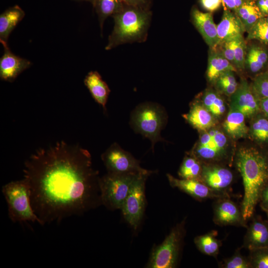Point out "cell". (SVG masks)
<instances>
[{"instance_id":"obj_1","label":"cell","mask_w":268,"mask_h":268,"mask_svg":"<svg viewBox=\"0 0 268 268\" xmlns=\"http://www.w3.org/2000/svg\"><path fill=\"white\" fill-rule=\"evenodd\" d=\"M23 179L41 225L79 215L102 204L98 171L90 152L58 141L37 150L26 160Z\"/></svg>"},{"instance_id":"obj_31","label":"cell","mask_w":268,"mask_h":268,"mask_svg":"<svg viewBox=\"0 0 268 268\" xmlns=\"http://www.w3.org/2000/svg\"><path fill=\"white\" fill-rule=\"evenodd\" d=\"M233 72L228 71L224 72L214 82L220 91L230 96L236 91L238 86Z\"/></svg>"},{"instance_id":"obj_9","label":"cell","mask_w":268,"mask_h":268,"mask_svg":"<svg viewBox=\"0 0 268 268\" xmlns=\"http://www.w3.org/2000/svg\"><path fill=\"white\" fill-rule=\"evenodd\" d=\"M101 159L108 173L121 174L129 173H153L142 168L138 160L119 144L114 143L101 155Z\"/></svg>"},{"instance_id":"obj_47","label":"cell","mask_w":268,"mask_h":268,"mask_svg":"<svg viewBox=\"0 0 268 268\" xmlns=\"http://www.w3.org/2000/svg\"></svg>"},{"instance_id":"obj_46","label":"cell","mask_w":268,"mask_h":268,"mask_svg":"<svg viewBox=\"0 0 268 268\" xmlns=\"http://www.w3.org/2000/svg\"></svg>"},{"instance_id":"obj_16","label":"cell","mask_w":268,"mask_h":268,"mask_svg":"<svg viewBox=\"0 0 268 268\" xmlns=\"http://www.w3.org/2000/svg\"><path fill=\"white\" fill-rule=\"evenodd\" d=\"M4 53L0 59V77L12 82L22 72L29 68L31 63L12 53L8 46L3 47Z\"/></svg>"},{"instance_id":"obj_42","label":"cell","mask_w":268,"mask_h":268,"mask_svg":"<svg viewBox=\"0 0 268 268\" xmlns=\"http://www.w3.org/2000/svg\"><path fill=\"white\" fill-rule=\"evenodd\" d=\"M261 113L268 119V98L259 100Z\"/></svg>"},{"instance_id":"obj_10","label":"cell","mask_w":268,"mask_h":268,"mask_svg":"<svg viewBox=\"0 0 268 268\" xmlns=\"http://www.w3.org/2000/svg\"><path fill=\"white\" fill-rule=\"evenodd\" d=\"M233 179L234 175L228 168L219 164L202 163L201 181L215 192L230 197Z\"/></svg>"},{"instance_id":"obj_24","label":"cell","mask_w":268,"mask_h":268,"mask_svg":"<svg viewBox=\"0 0 268 268\" xmlns=\"http://www.w3.org/2000/svg\"><path fill=\"white\" fill-rule=\"evenodd\" d=\"M218 232L211 230L204 234L196 236L194 240L198 250L204 255L217 259L222 241L217 238Z\"/></svg>"},{"instance_id":"obj_14","label":"cell","mask_w":268,"mask_h":268,"mask_svg":"<svg viewBox=\"0 0 268 268\" xmlns=\"http://www.w3.org/2000/svg\"><path fill=\"white\" fill-rule=\"evenodd\" d=\"M250 225L244 237L242 248L251 251L268 245V220H263L260 216L251 218Z\"/></svg>"},{"instance_id":"obj_3","label":"cell","mask_w":268,"mask_h":268,"mask_svg":"<svg viewBox=\"0 0 268 268\" xmlns=\"http://www.w3.org/2000/svg\"><path fill=\"white\" fill-rule=\"evenodd\" d=\"M112 17L114 25L106 50L124 44L146 41L152 17L149 9L124 5Z\"/></svg>"},{"instance_id":"obj_32","label":"cell","mask_w":268,"mask_h":268,"mask_svg":"<svg viewBox=\"0 0 268 268\" xmlns=\"http://www.w3.org/2000/svg\"><path fill=\"white\" fill-rule=\"evenodd\" d=\"M251 87L259 100L268 98V70L256 75Z\"/></svg>"},{"instance_id":"obj_6","label":"cell","mask_w":268,"mask_h":268,"mask_svg":"<svg viewBox=\"0 0 268 268\" xmlns=\"http://www.w3.org/2000/svg\"><path fill=\"white\" fill-rule=\"evenodd\" d=\"M166 119L165 111L161 106L146 102L140 104L133 111L131 124L134 131L150 140L153 148L157 142L162 141L161 131Z\"/></svg>"},{"instance_id":"obj_19","label":"cell","mask_w":268,"mask_h":268,"mask_svg":"<svg viewBox=\"0 0 268 268\" xmlns=\"http://www.w3.org/2000/svg\"><path fill=\"white\" fill-rule=\"evenodd\" d=\"M184 117L193 127L201 131L209 130L215 124L214 116L199 102L194 103Z\"/></svg>"},{"instance_id":"obj_37","label":"cell","mask_w":268,"mask_h":268,"mask_svg":"<svg viewBox=\"0 0 268 268\" xmlns=\"http://www.w3.org/2000/svg\"><path fill=\"white\" fill-rule=\"evenodd\" d=\"M124 5L149 9L150 0H121Z\"/></svg>"},{"instance_id":"obj_38","label":"cell","mask_w":268,"mask_h":268,"mask_svg":"<svg viewBox=\"0 0 268 268\" xmlns=\"http://www.w3.org/2000/svg\"><path fill=\"white\" fill-rule=\"evenodd\" d=\"M202 6L210 12L217 9L222 3V0H201Z\"/></svg>"},{"instance_id":"obj_25","label":"cell","mask_w":268,"mask_h":268,"mask_svg":"<svg viewBox=\"0 0 268 268\" xmlns=\"http://www.w3.org/2000/svg\"><path fill=\"white\" fill-rule=\"evenodd\" d=\"M249 134L258 144L268 145V119L262 113L252 119Z\"/></svg>"},{"instance_id":"obj_21","label":"cell","mask_w":268,"mask_h":268,"mask_svg":"<svg viewBox=\"0 0 268 268\" xmlns=\"http://www.w3.org/2000/svg\"><path fill=\"white\" fill-rule=\"evenodd\" d=\"M84 83L94 99L106 110L110 89L100 74L96 71H90L86 75Z\"/></svg>"},{"instance_id":"obj_17","label":"cell","mask_w":268,"mask_h":268,"mask_svg":"<svg viewBox=\"0 0 268 268\" xmlns=\"http://www.w3.org/2000/svg\"><path fill=\"white\" fill-rule=\"evenodd\" d=\"M219 45L227 41L243 36L245 31L243 25L235 13L225 9L219 23L217 25Z\"/></svg>"},{"instance_id":"obj_29","label":"cell","mask_w":268,"mask_h":268,"mask_svg":"<svg viewBox=\"0 0 268 268\" xmlns=\"http://www.w3.org/2000/svg\"><path fill=\"white\" fill-rule=\"evenodd\" d=\"M247 39L254 40L268 46V21L262 17L248 32Z\"/></svg>"},{"instance_id":"obj_41","label":"cell","mask_w":268,"mask_h":268,"mask_svg":"<svg viewBox=\"0 0 268 268\" xmlns=\"http://www.w3.org/2000/svg\"><path fill=\"white\" fill-rule=\"evenodd\" d=\"M256 5L264 17L268 15V0H258Z\"/></svg>"},{"instance_id":"obj_20","label":"cell","mask_w":268,"mask_h":268,"mask_svg":"<svg viewBox=\"0 0 268 268\" xmlns=\"http://www.w3.org/2000/svg\"><path fill=\"white\" fill-rule=\"evenodd\" d=\"M25 16L24 11L17 5L9 7L0 15V42L7 46L9 35Z\"/></svg>"},{"instance_id":"obj_7","label":"cell","mask_w":268,"mask_h":268,"mask_svg":"<svg viewBox=\"0 0 268 268\" xmlns=\"http://www.w3.org/2000/svg\"><path fill=\"white\" fill-rule=\"evenodd\" d=\"M153 173H108L99 179L101 203L110 210L121 209L124 201L138 177Z\"/></svg>"},{"instance_id":"obj_22","label":"cell","mask_w":268,"mask_h":268,"mask_svg":"<svg viewBox=\"0 0 268 268\" xmlns=\"http://www.w3.org/2000/svg\"><path fill=\"white\" fill-rule=\"evenodd\" d=\"M236 70V68L225 58L221 51L213 50L209 53L206 76L210 82H215L224 72Z\"/></svg>"},{"instance_id":"obj_11","label":"cell","mask_w":268,"mask_h":268,"mask_svg":"<svg viewBox=\"0 0 268 268\" xmlns=\"http://www.w3.org/2000/svg\"><path fill=\"white\" fill-rule=\"evenodd\" d=\"M230 198L216 199L213 204V222L220 226H236L247 227L244 219L241 206Z\"/></svg>"},{"instance_id":"obj_34","label":"cell","mask_w":268,"mask_h":268,"mask_svg":"<svg viewBox=\"0 0 268 268\" xmlns=\"http://www.w3.org/2000/svg\"><path fill=\"white\" fill-rule=\"evenodd\" d=\"M246 49L243 37L236 39L234 48V66L236 68L243 69L245 67Z\"/></svg>"},{"instance_id":"obj_35","label":"cell","mask_w":268,"mask_h":268,"mask_svg":"<svg viewBox=\"0 0 268 268\" xmlns=\"http://www.w3.org/2000/svg\"><path fill=\"white\" fill-rule=\"evenodd\" d=\"M212 136V139L216 147L221 151L225 153V145L227 143V138L225 134L221 131L211 129L208 131Z\"/></svg>"},{"instance_id":"obj_8","label":"cell","mask_w":268,"mask_h":268,"mask_svg":"<svg viewBox=\"0 0 268 268\" xmlns=\"http://www.w3.org/2000/svg\"><path fill=\"white\" fill-rule=\"evenodd\" d=\"M150 175L142 174L138 177L121 209L124 218L134 230L138 228L144 214L145 182Z\"/></svg>"},{"instance_id":"obj_33","label":"cell","mask_w":268,"mask_h":268,"mask_svg":"<svg viewBox=\"0 0 268 268\" xmlns=\"http://www.w3.org/2000/svg\"><path fill=\"white\" fill-rule=\"evenodd\" d=\"M249 251L251 268H268V245Z\"/></svg>"},{"instance_id":"obj_26","label":"cell","mask_w":268,"mask_h":268,"mask_svg":"<svg viewBox=\"0 0 268 268\" xmlns=\"http://www.w3.org/2000/svg\"><path fill=\"white\" fill-rule=\"evenodd\" d=\"M202 162L192 154L183 159L178 171L181 178L201 181Z\"/></svg>"},{"instance_id":"obj_13","label":"cell","mask_w":268,"mask_h":268,"mask_svg":"<svg viewBox=\"0 0 268 268\" xmlns=\"http://www.w3.org/2000/svg\"><path fill=\"white\" fill-rule=\"evenodd\" d=\"M166 176L172 187L178 188L197 201L230 198L215 192L200 180L178 179L170 174H167Z\"/></svg>"},{"instance_id":"obj_28","label":"cell","mask_w":268,"mask_h":268,"mask_svg":"<svg viewBox=\"0 0 268 268\" xmlns=\"http://www.w3.org/2000/svg\"><path fill=\"white\" fill-rule=\"evenodd\" d=\"M202 104L215 117L222 115L225 111V105L222 97L217 93L211 90L204 93Z\"/></svg>"},{"instance_id":"obj_43","label":"cell","mask_w":268,"mask_h":268,"mask_svg":"<svg viewBox=\"0 0 268 268\" xmlns=\"http://www.w3.org/2000/svg\"><path fill=\"white\" fill-rule=\"evenodd\" d=\"M83 0L88 1L90 2H91L93 5L94 4V3H95L96 0Z\"/></svg>"},{"instance_id":"obj_5","label":"cell","mask_w":268,"mask_h":268,"mask_svg":"<svg viewBox=\"0 0 268 268\" xmlns=\"http://www.w3.org/2000/svg\"><path fill=\"white\" fill-rule=\"evenodd\" d=\"M1 191L7 204L9 218L13 222L40 224L31 205L30 187L24 179L5 184Z\"/></svg>"},{"instance_id":"obj_12","label":"cell","mask_w":268,"mask_h":268,"mask_svg":"<svg viewBox=\"0 0 268 268\" xmlns=\"http://www.w3.org/2000/svg\"><path fill=\"white\" fill-rule=\"evenodd\" d=\"M230 108L242 113L247 119H253L261 113L259 100L253 93L251 85L242 80L231 96Z\"/></svg>"},{"instance_id":"obj_39","label":"cell","mask_w":268,"mask_h":268,"mask_svg":"<svg viewBox=\"0 0 268 268\" xmlns=\"http://www.w3.org/2000/svg\"><path fill=\"white\" fill-rule=\"evenodd\" d=\"M247 1V0H222V2L225 9H230L235 11Z\"/></svg>"},{"instance_id":"obj_36","label":"cell","mask_w":268,"mask_h":268,"mask_svg":"<svg viewBox=\"0 0 268 268\" xmlns=\"http://www.w3.org/2000/svg\"><path fill=\"white\" fill-rule=\"evenodd\" d=\"M237 38L227 41L219 45L221 46V51L224 56L233 66L234 62V48Z\"/></svg>"},{"instance_id":"obj_18","label":"cell","mask_w":268,"mask_h":268,"mask_svg":"<svg viewBox=\"0 0 268 268\" xmlns=\"http://www.w3.org/2000/svg\"><path fill=\"white\" fill-rule=\"evenodd\" d=\"M257 42L247 47L245 59V67L256 75L268 66V46Z\"/></svg>"},{"instance_id":"obj_45","label":"cell","mask_w":268,"mask_h":268,"mask_svg":"<svg viewBox=\"0 0 268 268\" xmlns=\"http://www.w3.org/2000/svg\"><path fill=\"white\" fill-rule=\"evenodd\" d=\"M265 17H266L267 20L268 21V15L267 16H266Z\"/></svg>"},{"instance_id":"obj_23","label":"cell","mask_w":268,"mask_h":268,"mask_svg":"<svg viewBox=\"0 0 268 268\" xmlns=\"http://www.w3.org/2000/svg\"><path fill=\"white\" fill-rule=\"evenodd\" d=\"M245 119L242 113L230 108L223 123V128L227 135L233 139L247 136L249 129L245 124Z\"/></svg>"},{"instance_id":"obj_4","label":"cell","mask_w":268,"mask_h":268,"mask_svg":"<svg viewBox=\"0 0 268 268\" xmlns=\"http://www.w3.org/2000/svg\"><path fill=\"white\" fill-rule=\"evenodd\" d=\"M186 218L177 223L159 245L154 246L146 267L175 268L180 262L186 234Z\"/></svg>"},{"instance_id":"obj_44","label":"cell","mask_w":268,"mask_h":268,"mask_svg":"<svg viewBox=\"0 0 268 268\" xmlns=\"http://www.w3.org/2000/svg\"><path fill=\"white\" fill-rule=\"evenodd\" d=\"M265 212H266V214L267 215V217H268V211H266Z\"/></svg>"},{"instance_id":"obj_2","label":"cell","mask_w":268,"mask_h":268,"mask_svg":"<svg viewBox=\"0 0 268 268\" xmlns=\"http://www.w3.org/2000/svg\"><path fill=\"white\" fill-rule=\"evenodd\" d=\"M235 162L243 180L241 208L247 223L254 215L261 193L268 185V152L256 147H243L237 151Z\"/></svg>"},{"instance_id":"obj_30","label":"cell","mask_w":268,"mask_h":268,"mask_svg":"<svg viewBox=\"0 0 268 268\" xmlns=\"http://www.w3.org/2000/svg\"><path fill=\"white\" fill-rule=\"evenodd\" d=\"M242 247L238 248L230 257L224 259L218 263L220 268H251L249 259L241 253Z\"/></svg>"},{"instance_id":"obj_27","label":"cell","mask_w":268,"mask_h":268,"mask_svg":"<svg viewBox=\"0 0 268 268\" xmlns=\"http://www.w3.org/2000/svg\"><path fill=\"white\" fill-rule=\"evenodd\" d=\"M124 4L121 0H96L93 5L97 13L101 30L104 22L109 16L119 11Z\"/></svg>"},{"instance_id":"obj_15","label":"cell","mask_w":268,"mask_h":268,"mask_svg":"<svg viewBox=\"0 0 268 268\" xmlns=\"http://www.w3.org/2000/svg\"><path fill=\"white\" fill-rule=\"evenodd\" d=\"M192 22L209 47L214 49L219 45L217 25L210 12H203L193 8L191 12Z\"/></svg>"},{"instance_id":"obj_40","label":"cell","mask_w":268,"mask_h":268,"mask_svg":"<svg viewBox=\"0 0 268 268\" xmlns=\"http://www.w3.org/2000/svg\"><path fill=\"white\" fill-rule=\"evenodd\" d=\"M259 202L260 207L263 211H268V185L263 190Z\"/></svg>"}]
</instances>
